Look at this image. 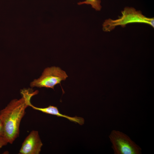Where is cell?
<instances>
[{
    "mask_svg": "<svg viewBox=\"0 0 154 154\" xmlns=\"http://www.w3.org/2000/svg\"><path fill=\"white\" fill-rule=\"evenodd\" d=\"M31 89L22 90L21 98L12 100L0 111V119L3 124V136L8 143L12 144L19 136L21 121L29 106L31 98L38 93Z\"/></svg>",
    "mask_w": 154,
    "mask_h": 154,
    "instance_id": "6da1fadb",
    "label": "cell"
},
{
    "mask_svg": "<svg viewBox=\"0 0 154 154\" xmlns=\"http://www.w3.org/2000/svg\"><path fill=\"white\" fill-rule=\"evenodd\" d=\"M122 16L116 20L110 19L106 20L103 25V29L105 31H110L116 27L121 26L123 27L131 23H140L147 24L154 28V18L147 17L139 11L133 7H125L121 11Z\"/></svg>",
    "mask_w": 154,
    "mask_h": 154,
    "instance_id": "7a4b0ae2",
    "label": "cell"
},
{
    "mask_svg": "<svg viewBox=\"0 0 154 154\" xmlns=\"http://www.w3.org/2000/svg\"><path fill=\"white\" fill-rule=\"evenodd\" d=\"M114 154H140L141 148L125 133L113 130L109 135Z\"/></svg>",
    "mask_w": 154,
    "mask_h": 154,
    "instance_id": "3957f363",
    "label": "cell"
},
{
    "mask_svg": "<svg viewBox=\"0 0 154 154\" xmlns=\"http://www.w3.org/2000/svg\"><path fill=\"white\" fill-rule=\"evenodd\" d=\"M68 77L66 72L60 68L55 66L47 67L44 70L41 76L35 79L30 84L31 87H44L54 89V86Z\"/></svg>",
    "mask_w": 154,
    "mask_h": 154,
    "instance_id": "277c9868",
    "label": "cell"
},
{
    "mask_svg": "<svg viewBox=\"0 0 154 154\" xmlns=\"http://www.w3.org/2000/svg\"><path fill=\"white\" fill-rule=\"evenodd\" d=\"M42 145L38 131L32 130L23 142L19 151V153L39 154Z\"/></svg>",
    "mask_w": 154,
    "mask_h": 154,
    "instance_id": "5b68a950",
    "label": "cell"
},
{
    "mask_svg": "<svg viewBox=\"0 0 154 154\" xmlns=\"http://www.w3.org/2000/svg\"><path fill=\"white\" fill-rule=\"evenodd\" d=\"M29 106L35 110L41 111L43 113L55 115L57 117H64L66 118L70 121L77 123L80 125H82L84 123V119L83 118L77 116L71 117L62 114L60 113L56 107L50 105L48 107L44 108H40L33 106L30 102L29 104Z\"/></svg>",
    "mask_w": 154,
    "mask_h": 154,
    "instance_id": "8992f818",
    "label": "cell"
},
{
    "mask_svg": "<svg viewBox=\"0 0 154 154\" xmlns=\"http://www.w3.org/2000/svg\"><path fill=\"white\" fill-rule=\"evenodd\" d=\"M101 1L100 0H86L85 1L80 2L78 3V5L83 4L90 5L92 8L96 11H100L102 6L101 5Z\"/></svg>",
    "mask_w": 154,
    "mask_h": 154,
    "instance_id": "52a82bcc",
    "label": "cell"
},
{
    "mask_svg": "<svg viewBox=\"0 0 154 154\" xmlns=\"http://www.w3.org/2000/svg\"><path fill=\"white\" fill-rule=\"evenodd\" d=\"M8 143L3 137L0 135V149L3 146L6 145Z\"/></svg>",
    "mask_w": 154,
    "mask_h": 154,
    "instance_id": "ba28073f",
    "label": "cell"
},
{
    "mask_svg": "<svg viewBox=\"0 0 154 154\" xmlns=\"http://www.w3.org/2000/svg\"><path fill=\"white\" fill-rule=\"evenodd\" d=\"M3 127L2 122L0 119V135L3 136Z\"/></svg>",
    "mask_w": 154,
    "mask_h": 154,
    "instance_id": "9c48e42d",
    "label": "cell"
}]
</instances>
